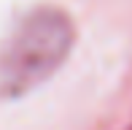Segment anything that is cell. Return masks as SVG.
Masks as SVG:
<instances>
[{
	"label": "cell",
	"mask_w": 132,
	"mask_h": 130,
	"mask_svg": "<svg viewBox=\"0 0 132 130\" xmlns=\"http://www.w3.org/2000/svg\"><path fill=\"white\" fill-rule=\"evenodd\" d=\"M70 46V25L57 11H38L14 33L0 54V90L16 95L46 79Z\"/></svg>",
	"instance_id": "1"
}]
</instances>
